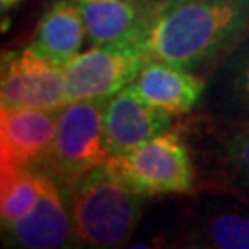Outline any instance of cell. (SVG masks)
<instances>
[{
    "instance_id": "cell-1",
    "label": "cell",
    "mask_w": 249,
    "mask_h": 249,
    "mask_svg": "<svg viewBox=\"0 0 249 249\" xmlns=\"http://www.w3.org/2000/svg\"><path fill=\"white\" fill-rule=\"evenodd\" d=\"M249 36V0H157L139 48L203 78Z\"/></svg>"
},
{
    "instance_id": "cell-2",
    "label": "cell",
    "mask_w": 249,
    "mask_h": 249,
    "mask_svg": "<svg viewBox=\"0 0 249 249\" xmlns=\"http://www.w3.org/2000/svg\"><path fill=\"white\" fill-rule=\"evenodd\" d=\"M67 196L74 246L98 249L131 246L148 197L124 187L106 164L83 176Z\"/></svg>"
},
{
    "instance_id": "cell-3",
    "label": "cell",
    "mask_w": 249,
    "mask_h": 249,
    "mask_svg": "<svg viewBox=\"0 0 249 249\" xmlns=\"http://www.w3.org/2000/svg\"><path fill=\"white\" fill-rule=\"evenodd\" d=\"M196 166L197 188L232 190L249 196V120L211 113L178 116Z\"/></svg>"
},
{
    "instance_id": "cell-4",
    "label": "cell",
    "mask_w": 249,
    "mask_h": 249,
    "mask_svg": "<svg viewBox=\"0 0 249 249\" xmlns=\"http://www.w3.org/2000/svg\"><path fill=\"white\" fill-rule=\"evenodd\" d=\"M106 168L124 187L144 197L188 196L197 188L192 151L178 125L133 150L111 155Z\"/></svg>"
},
{
    "instance_id": "cell-5",
    "label": "cell",
    "mask_w": 249,
    "mask_h": 249,
    "mask_svg": "<svg viewBox=\"0 0 249 249\" xmlns=\"http://www.w3.org/2000/svg\"><path fill=\"white\" fill-rule=\"evenodd\" d=\"M107 100H76L59 111L52 146L36 168L50 176L65 194L90 170L109 159L104 141Z\"/></svg>"
},
{
    "instance_id": "cell-6",
    "label": "cell",
    "mask_w": 249,
    "mask_h": 249,
    "mask_svg": "<svg viewBox=\"0 0 249 249\" xmlns=\"http://www.w3.org/2000/svg\"><path fill=\"white\" fill-rule=\"evenodd\" d=\"M176 246L201 249H249V196L196 188L179 214Z\"/></svg>"
},
{
    "instance_id": "cell-7",
    "label": "cell",
    "mask_w": 249,
    "mask_h": 249,
    "mask_svg": "<svg viewBox=\"0 0 249 249\" xmlns=\"http://www.w3.org/2000/svg\"><path fill=\"white\" fill-rule=\"evenodd\" d=\"M71 104L65 67L43 59L30 48L2 57L0 107L57 111Z\"/></svg>"
},
{
    "instance_id": "cell-8",
    "label": "cell",
    "mask_w": 249,
    "mask_h": 249,
    "mask_svg": "<svg viewBox=\"0 0 249 249\" xmlns=\"http://www.w3.org/2000/svg\"><path fill=\"white\" fill-rule=\"evenodd\" d=\"M146 59L135 45L90 46L65 67L69 100L111 98L131 85Z\"/></svg>"
},
{
    "instance_id": "cell-9",
    "label": "cell",
    "mask_w": 249,
    "mask_h": 249,
    "mask_svg": "<svg viewBox=\"0 0 249 249\" xmlns=\"http://www.w3.org/2000/svg\"><path fill=\"white\" fill-rule=\"evenodd\" d=\"M178 122L160 107L141 98L131 85L118 90L107 100L104 111V141L109 157L133 150L162 131H168Z\"/></svg>"
},
{
    "instance_id": "cell-10",
    "label": "cell",
    "mask_w": 249,
    "mask_h": 249,
    "mask_svg": "<svg viewBox=\"0 0 249 249\" xmlns=\"http://www.w3.org/2000/svg\"><path fill=\"white\" fill-rule=\"evenodd\" d=\"M41 192L32 213L17 222L2 225L6 240L28 249H57L74 246L71 211L65 205V192L50 176L41 172Z\"/></svg>"
},
{
    "instance_id": "cell-11",
    "label": "cell",
    "mask_w": 249,
    "mask_h": 249,
    "mask_svg": "<svg viewBox=\"0 0 249 249\" xmlns=\"http://www.w3.org/2000/svg\"><path fill=\"white\" fill-rule=\"evenodd\" d=\"M59 111L0 107V168H36L52 146Z\"/></svg>"
},
{
    "instance_id": "cell-12",
    "label": "cell",
    "mask_w": 249,
    "mask_h": 249,
    "mask_svg": "<svg viewBox=\"0 0 249 249\" xmlns=\"http://www.w3.org/2000/svg\"><path fill=\"white\" fill-rule=\"evenodd\" d=\"M131 89L151 106L174 116H185L201 106L207 78L174 63L148 57L131 81Z\"/></svg>"
},
{
    "instance_id": "cell-13",
    "label": "cell",
    "mask_w": 249,
    "mask_h": 249,
    "mask_svg": "<svg viewBox=\"0 0 249 249\" xmlns=\"http://www.w3.org/2000/svg\"><path fill=\"white\" fill-rule=\"evenodd\" d=\"M90 46L139 45L157 0H76Z\"/></svg>"
},
{
    "instance_id": "cell-14",
    "label": "cell",
    "mask_w": 249,
    "mask_h": 249,
    "mask_svg": "<svg viewBox=\"0 0 249 249\" xmlns=\"http://www.w3.org/2000/svg\"><path fill=\"white\" fill-rule=\"evenodd\" d=\"M201 111L249 120V36L209 74Z\"/></svg>"
},
{
    "instance_id": "cell-15",
    "label": "cell",
    "mask_w": 249,
    "mask_h": 249,
    "mask_svg": "<svg viewBox=\"0 0 249 249\" xmlns=\"http://www.w3.org/2000/svg\"><path fill=\"white\" fill-rule=\"evenodd\" d=\"M87 28L76 0H57L41 17L28 48L43 59L67 67L80 53Z\"/></svg>"
},
{
    "instance_id": "cell-16",
    "label": "cell",
    "mask_w": 249,
    "mask_h": 249,
    "mask_svg": "<svg viewBox=\"0 0 249 249\" xmlns=\"http://www.w3.org/2000/svg\"><path fill=\"white\" fill-rule=\"evenodd\" d=\"M41 192L37 168H0V220L8 225L24 218L36 207Z\"/></svg>"
},
{
    "instance_id": "cell-17",
    "label": "cell",
    "mask_w": 249,
    "mask_h": 249,
    "mask_svg": "<svg viewBox=\"0 0 249 249\" xmlns=\"http://www.w3.org/2000/svg\"><path fill=\"white\" fill-rule=\"evenodd\" d=\"M18 2H22V0H0V9L2 11H8V9L15 8Z\"/></svg>"
}]
</instances>
